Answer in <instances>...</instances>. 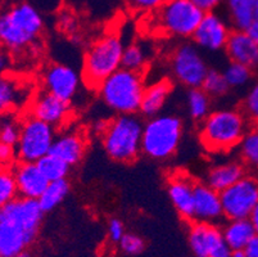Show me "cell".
I'll return each mask as SVG.
<instances>
[{
	"instance_id": "26",
	"label": "cell",
	"mask_w": 258,
	"mask_h": 257,
	"mask_svg": "<svg viewBox=\"0 0 258 257\" xmlns=\"http://www.w3.org/2000/svg\"><path fill=\"white\" fill-rule=\"evenodd\" d=\"M229 18L235 30H247L253 20V0H226Z\"/></svg>"
},
{
	"instance_id": "22",
	"label": "cell",
	"mask_w": 258,
	"mask_h": 257,
	"mask_svg": "<svg viewBox=\"0 0 258 257\" xmlns=\"http://www.w3.org/2000/svg\"><path fill=\"white\" fill-rule=\"evenodd\" d=\"M247 174V167L240 161H227L211 167L206 183L217 192H222Z\"/></svg>"
},
{
	"instance_id": "16",
	"label": "cell",
	"mask_w": 258,
	"mask_h": 257,
	"mask_svg": "<svg viewBox=\"0 0 258 257\" xmlns=\"http://www.w3.org/2000/svg\"><path fill=\"white\" fill-rule=\"evenodd\" d=\"M36 238L22 225L0 215V257H15L29 248Z\"/></svg>"
},
{
	"instance_id": "42",
	"label": "cell",
	"mask_w": 258,
	"mask_h": 257,
	"mask_svg": "<svg viewBox=\"0 0 258 257\" xmlns=\"http://www.w3.org/2000/svg\"><path fill=\"white\" fill-rule=\"evenodd\" d=\"M9 63H11L9 52L4 49L3 46H0V75L6 74V71L9 67Z\"/></svg>"
},
{
	"instance_id": "7",
	"label": "cell",
	"mask_w": 258,
	"mask_h": 257,
	"mask_svg": "<svg viewBox=\"0 0 258 257\" xmlns=\"http://www.w3.org/2000/svg\"><path fill=\"white\" fill-rule=\"evenodd\" d=\"M205 12L193 0H165L157 9L156 25L163 34L187 39L196 32Z\"/></svg>"
},
{
	"instance_id": "48",
	"label": "cell",
	"mask_w": 258,
	"mask_h": 257,
	"mask_svg": "<svg viewBox=\"0 0 258 257\" xmlns=\"http://www.w3.org/2000/svg\"><path fill=\"white\" fill-rule=\"evenodd\" d=\"M230 257H247L243 251H233L231 256Z\"/></svg>"
},
{
	"instance_id": "20",
	"label": "cell",
	"mask_w": 258,
	"mask_h": 257,
	"mask_svg": "<svg viewBox=\"0 0 258 257\" xmlns=\"http://www.w3.org/2000/svg\"><path fill=\"white\" fill-rule=\"evenodd\" d=\"M86 148H88V141L85 136L83 134L71 131L55 136L50 153L57 156L58 159L63 160L66 164L72 167L83 161Z\"/></svg>"
},
{
	"instance_id": "45",
	"label": "cell",
	"mask_w": 258,
	"mask_h": 257,
	"mask_svg": "<svg viewBox=\"0 0 258 257\" xmlns=\"http://www.w3.org/2000/svg\"><path fill=\"white\" fill-rule=\"evenodd\" d=\"M107 125H108V121H104V120H99V121L95 124V131H97V133H99L100 135H102V134L104 133L105 129H107Z\"/></svg>"
},
{
	"instance_id": "32",
	"label": "cell",
	"mask_w": 258,
	"mask_h": 257,
	"mask_svg": "<svg viewBox=\"0 0 258 257\" xmlns=\"http://www.w3.org/2000/svg\"><path fill=\"white\" fill-rule=\"evenodd\" d=\"M147 61L148 53L144 46L139 44H131L123 49V54H122V67L123 68L142 72V70L147 65Z\"/></svg>"
},
{
	"instance_id": "19",
	"label": "cell",
	"mask_w": 258,
	"mask_h": 257,
	"mask_svg": "<svg viewBox=\"0 0 258 257\" xmlns=\"http://www.w3.org/2000/svg\"><path fill=\"white\" fill-rule=\"evenodd\" d=\"M231 62L241 63L249 68L258 67V44L244 30L231 31L225 46Z\"/></svg>"
},
{
	"instance_id": "38",
	"label": "cell",
	"mask_w": 258,
	"mask_h": 257,
	"mask_svg": "<svg viewBox=\"0 0 258 257\" xmlns=\"http://www.w3.org/2000/svg\"><path fill=\"white\" fill-rule=\"evenodd\" d=\"M125 235V226L119 219H111L108 223V237L112 242L117 243Z\"/></svg>"
},
{
	"instance_id": "28",
	"label": "cell",
	"mask_w": 258,
	"mask_h": 257,
	"mask_svg": "<svg viewBox=\"0 0 258 257\" xmlns=\"http://www.w3.org/2000/svg\"><path fill=\"white\" fill-rule=\"evenodd\" d=\"M239 152L244 166L258 173V125L248 129L239 144Z\"/></svg>"
},
{
	"instance_id": "5",
	"label": "cell",
	"mask_w": 258,
	"mask_h": 257,
	"mask_svg": "<svg viewBox=\"0 0 258 257\" xmlns=\"http://www.w3.org/2000/svg\"><path fill=\"white\" fill-rule=\"evenodd\" d=\"M184 135V124L175 115H157L144 124L142 153L156 161H165L177 152Z\"/></svg>"
},
{
	"instance_id": "33",
	"label": "cell",
	"mask_w": 258,
	"mask_h": 257,
	"mask_svg": "<svg viewBox=\"0 0 258 257\" xmlns=\"http://www.w3.org/2000/svg\"><path fill=\"white\" fill-rule=\"evenodd\" d=\"M18 197L15 174L11 167H0V210Z\"/></svg>"
},
{
	"instance_id": "44",
	"label": "cell",
	"mask_w": 258,
	"mask_h": 257,
	"mask_svg": "<svg viewBox=\"0 0 258 257\" xmlns=\"http://www.w3.org/2000/svg\"><path fill=\"white\" fill-rule=\"evenodd\" d=\"M250 221H252L253 226H254V230H255V234L258 235V204L255 206V209L253 210L252 215L249 216Z\"/></svg>"
},
{
	"instance_id": "46",
	"label": "cell",
	"mask_w": 258,
	"mask_h": 257,
	"mask_svg": "<svg viewBox=\"0 0 258 257\" xmlns=\"http://www.w3.org/2000/svg\"><path fill=\"white\" fill-rule=\"evenodd\" d=\"M253 20L258 22V0H253Z\"/></svg>"
},
{
	"instance_id": "6",
	"label": "cell",
	"mask_w": 258,
	"mask_h": 257,
	"mask_svg": "<svg viewBox=\"0 0 258 257\" xmlns=\"http://www.w3.org/2000/svg\"><path fill=\"white\" fill-rule=\"evenodd\" d=\"M123 41L117 35H107L89 46L84 57L83 77L89 88L98 89L107 77L122 67Z\"/></svg>"
},
{
	"instance_id": "12",
	"label": "cell",
	"mask_w": 258,
	"mask_h": 257,
	"mask_svg": "<svg viewBox=\"0 0 258 257\" xmlns=\"http://www.w3.org/2000/svg\"><path fill=\"white\" fill-rule=\"evenodd\" d=\"M44 88L48 93L71 103L80 88V76L71 66L54 63L44 72Z\"/></svg>"
},
{
	"instance_id": "17",
	"label": "cell",
	"mask_w": 258,
	"mask_h": 257,
	"mask_svg": "<svg viewBox=\"0 0 258 257\" xmlns=\"http://www.w3.org/2000/svg\"><path fill=\"white\" fill-rule=\"evenodd\" d=\"M221 218L224 214L220 192L207 183H194V220L216 224Z\"/></svg>"
},
{
	"instance_id": "39",
	"label": "cell",
	"mask_w": 258,
	"mask_h": 257,
	"mask_svg": "<svg viewBox=\"0 0 258 257\" xmlns=\"http://www.w3.org/2000/svg\"><path fill=\"white\" fill-rule=\"evenodd\" d=\"M126 2L128 3V6L133 7L137 11L151 12L157 11L165 0H126Z\"/></svg>"
},
{
	"instance_id": "1",
	"label": "cell",
	"mask_w": 258,
	"mask_h": 257,
	"mask_svg": "<svg viewBox=\"0 0 258 257\" xmlns=\"http://www.w3.org/2000/svg\"><path fill=\"white\" fill-rule=\"evenodd\" d=\"M248 129L249 120L243 111L221 108L211 111L202 121L199 139L208 152L225 153L239 147Z\"/></svg>"
},
{
	"instance_id": "2",
	"label": "cell",
	"mask_w": 258,
	"mask_h": 257,
	"mask_svg": "<svg viewBox=\"0 0 258 257\" xmlns=\"http://www.w3.org/2000/svg\"><path fill=\"white\" fill-rule=\"evenodd\" d=\"M43 28V16L34 6L16 4L0 14V46L18 53L36 41Z\"/></svg>"
},
{
	"instance_id": "31",
	"label": "cell",
	"mask_w": 258,
	"mask_h": 257,
	"mask_svg": "<svg viewBox=\"0 0 258 257\" xmlns=\"http://www.w3.org/2000/svg\"><path fill=\"white\" fill-rule=\"evenodd\" d=\"M21 131V120L16 119L15 112L0 115V141L7 144H17Z\"/></svg>"
},
{
	"instance_id": "14",
	"label": "cell",
	"mask_w": 258,
	"mask_h": 257,
	"mask_svg": "<svg viewBox=\"0 0 258 257\" xmlns=\"http://www.w3.org/2000/svg\"><path fill=\"white\" fill-rule=\"evenodd\" d=\"M30 115L57 129L69 122L71 117V106L70 102H66L45 90L32 99Z\"/></svg>"
},
{
	"instance_id": "41",
	"label": "cell",
	"mask_w": 258,
	"mask_h": 257,
	"mask_svg": "<svg viewBox=\"0 0 258 257\" xmlns=\"http://www.w3.org/2000/svg\"><path fill=\"white\" fill-rule=\"evenodd\" d=\"M247 257H258V235L255 234L243 249Z\"/></svg>"
},
{
	"instance_id": "15",
	"label": "cell",
	"mask_w": 258,
	"mask_h": 257,
	"mask_svg": "<svg viewBox=\"0 0 258 257\" xmlns=\"http://www.w3.org/2000/svg\"><path fill=\"white\" fill-rule=\"evenodd\" d=\"M171 203L186 221H194V181L182 171H176L167 180Z\"/></svg>"
},
{
	"instance_id": "8",
	"label": "cell",
	"mask_w": 258,
	"mask_h": 257,
	"mask_svg": "<svg viewBox=\"0 0 258 257\" xmlns=\"http://www.w3.org/2000/svg\"><path fill=\"white\" fill-rule=\"evenodd\" d=\"M55 127L29 115L21 120V131L16 152L23 162H37L50 153L55 140Z\"/></svg>"
},
{
	"instance_id": "34",
	"label": "cell",
	"mask_w": 258,
	"mask_h": 257,
	"mask_svg": "<svg viewBox=\"0 0 258 257\" xmlns=\"http://www.w3.org/2000/svg\"><path fill=\"white\" fill-rule=\"evenodd\" d=\"M211 98H219V96L225 95L229 91V85H227L226 80H225L224 74L220 72L219 70H208L207 75H206L205 80L202 82L201 86Z\"/></svg>"
},
{
	"instance_id": "13",
	"label": "cell",
	"mask_w": 258,
	"mask_h": 257,
	"mask_svg": "<svg viewBox=\"0 0 258 257\" xmlns=\"http://www.w3.org/2000/svg\"><path fill=\"white\" fill-rule=\"evenodd\" d=\"M189 246L196 257H211L226 244L222 229L215 223L191 221L189 228Z\"/></svg>"
},
{
	"instance_id": "10",
	"label": "cell",
	"mask_w": 258,
	"mask_h": 257,
	"mask_svg": "<svg viewBox=\"0 0 258 257\" xmlns=\"http://www.w3.org/2000/svg\"><path fill=\"white\" fill-rule=\"evenodd\" d=\"M171 70L175 79L189 89L201 88L208 66L196 44L184 42L173 50Z\"/></svg>"
},
{
	"instance_id": "18",
	"label": "cell",
	"mask_w": 258,
	"mask_h": 257,
	"mask_svg": "<svg viewBox=\"0 0 258 257\" xmlns=\"http://www.w3.org/2000/svg\"><path fill=\"white\" fill-rule=\"evenodd\" d=\"M13 174L20 197L39 199L49 183L36 162L20 161L13 167Z\"/></svg>"
},
{
	"instance_id": "29",
	"label": "cell",
	"mask_w": 258,
	"mask_h": 257,
	"mask_svg": "<svg viewBox=\"0 0 258 257\" xmlns=\"http://www.w3.org/2000/svg\"><path fill=\"white\" fill-rule=\"evenodd\" d=\"M36 164L41 170L43 175L48 179V181L67 179V175L71 170V166L69 164H66L63 160L58 159L57 156L51 155V153L44 156L43 159L39 160Z\"/></svg>"
},
{
	"instance_id": "36",
	"label": "cell",
	"mask_w": 258,
	"mask_h": 257,
	"mask_svg": "<svg viewBox=\"0 0 258 257\" xmlns=\"http://www.w3.org/2000/svg\"><path fill=\"white\" fill-rule=\"evenodd\" d=\"M119 246H121L123 253L128 254V256H137L144 251L145 242L139 235L133 234V233H130V234L125 233V235L119 240Z\"/></svg>"
},
{
	"instance_id": "11",
	"label": "cell",
	"mask_w": 258,
	"mask_h": 257,
	"mask_svg": "<svg viewBox=\"0 0 258 257\" xmlns=\"http://www.w3.org/2000/svg\"><path fill=\"white\" fill-rule=\"evenodd\" d=\"M231 31L225 20H222L215 12H208L205 13L191 37L199 49L219 52L225 49Z\"/></svg>"
},
{
	"instance_id": "35",
	"label": "cell",
	"mask_w": 258,
	"mask_h": 257,
	"mask_svg": "<svg viewBox=\"0 0 258 257\" xmlns=\"http://www.w3.org/2000/svg\"><path fill=\"white\" fill-rule=\"evenodd\" d=\"M243 112L248 120L258 125V81L253 85L244 99Z\"/></svg>"
},
{
	"instance_id": "24",
	"label": "cell",
	"mask_w": 258,
	"mask_h": 257,
	"mask_svg": "<svg viewBox=\"0 0 258 257\" xmlns=\"http://www.w3.org/2000/svg\"><path fill=\"white\" fill-rule=\"evenodd\" d=\"M25 99V88L16 77L7 74L0 75V115L15 112Z\"/></svg>"
},
{
	"instance_id": "43",
	"label": "cell",
	"mask_w": 258,
	"mask_h": 257,
	"mask_svg": "<svg viewBox=\"0 0 258 257\" xmlns=\"http://www.w3.org/2000/svg\"><path fill=\"white\" fill-rule=\"evenodd\" d=\"M245 31H247L248 35H249V36L258 44V22H255L254 21V22H253L252 25L245 30Z\"/></svg>"
},
{
	"instance_id": "47",
	"label": "cell",
	"mask_w": 258,
	"mask_h": 257,
	"mask_svg": "<svg viewBox=\"0 0 258 257\" xmlns=\"http://www.w3.org/2000/svg\"><path fill=\"white\" fill-rule=\"evenodd\" d=\"M15 257H32V256H31V253L27 251V249H25V251H22V252H20L18 254H16Z\"/></svg>"
},
{
	"instance_id": "27",
	"label": "cell",
	"mask_w": 258,
	"mask_h": 257,
	"mask_svg": "<svg viewBox=\"0 0 258 257\" xmlns=\"http://www.w3.org/2000/svg\"><path fill=\"white\" fill-rule=\"evenodd\" d=\"M189 116L196 121H203L211 113V96L202 88L189 89L186 94Z\"/></svg>"
},
{
	"instance_id": "9",
	"label": "cell",
	"mask_w": 258,
	"mask_h": 257,
	"mask_svg": "<svg viewBox=\"0 0 258 257\" xmlns=\"http://www.w3.org/2000/svg\"><path fill=\"white\" fill-rule=\"evenodd\" d=\"M222 214L227 220L249 219L258 204V176L245 174L236 183L220 192Z\"/></svg>"
},
{
	"instance_id": "40",
	"label": "cell",
	"mask_w": 258,
	"mask_h": 257,
	"mask_svg": "<svg viewBox=\"0 0 258 257\" xmlns=\"http://www.w3.org/2000/svg\"><path fill=\"white\" fill-rule=\"evenodd\" d=\"M193 2L194 4H196L198 8H201L205 13L213 12L222 3V0H193Z\"/></svg>"
},
{
	"instance_id": "25",
	"label": "cell",
	"mask_w": 258,
	"mask_h": 257,
	"mask_svg": "<svg viewBox=\"0 0 258 257\" xmlns=\"http://www.w3.org/2000/svg\"><path fill=\"white\" fill-rule=\"evenodd\" d=\"M70 190H71V184L67 179L49 181L45 190L43 192V194L40 195L37 201H39L43 211L46 214V212L53 211L59 204H62L66 197L69 195Z\"/></svg>"
},
{
	"instance_id": "37",
	"label": "cell",
	"mask_w": 258,
	"mask_h": 257,
	"mask_svg": "<svg viewBox=\"0 0 258 257\" xmlns=\"http://www.w3.org/2000/svg\"><path fill=\"white\" fill-rule=\"evenodd\" d=\"M17 159L15 145L0 141V167H11Z\"/></svg>"
},
{
	"instance_id": "3",
	"label": "cell",
	"mask_w": 258,
	"mask_h": 257,
	"mask_svg": "<svg viewBox=\"0 0 258 257\" xmlns=\"http://www.w3.org/2000/svg\"><path fill=\"white\" fill-rule=\"evenodd\" d=\"M144 89L140 72L121 67L99 85L98 91L104 105L113 112L135 115L140 111Z\"/></svg>"
},
{
	"instance_id": "21",
	"label": "cell",
	"mask_w": 258,
	"mask_h": 257,
	"mask_svg": "<svg viewBox=\"0 0 258 257\" xmlns=\"http://www.w3.org/2000/svg\"><path fill=\"white\" fill-rule=\"evenodd\" d=\"M172 93V82L168 79H162L145 86L143 94L140 112L143 116L151 119L162 112Z\"/></svg>"
},
{
	"instance_id": "4",
	"label": "cell",
	"mask_w": 258,
	"mask_h": 257,
	"mask_svg": "<svg viewBox=\"0 0 258 257\" xmlns=\"http://www.w3.org/2000/svg\"><path fill=\"white\" fill-rule=\"evenodd\" d=\"M144 124L135 115H119L108 121L102 134L105 153L113 161L131 164L142 153V138Z\"/></svg>"
},
{
	"instance_id": "30",
	"label": "cell",
	"mask_w": 258,
	"mask_h": 257,
	"mask_svg": "<svg viewBox=\"0 0 258 257\" xmlns=\"http://www.w3.org/2000/svg\"><path fill=\"white\" fill-rule=\"evenodd\" d=\"M222 74L230 89L243 88L252 80V68L241 63L230 62Z\"/></svg>"
},
{
	"instance_id": "23",
	"label": "cell",
	"mask_w": 258,
	"mask_h": 257,
	"mask_svg": "<svg viewBox=\"0 0 258 257\" xmlns=\"http://www.w3.org/2000/svg\"><path fill=\"white\" fill-rule=\"evenodd\" d=\"M222 229V235L231 251H243L250 239L255 235L254 226L250 219L227 220Z\"/></svg>"
}]
</instances>
